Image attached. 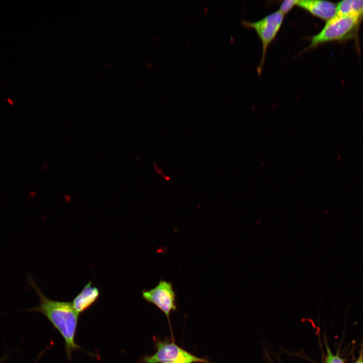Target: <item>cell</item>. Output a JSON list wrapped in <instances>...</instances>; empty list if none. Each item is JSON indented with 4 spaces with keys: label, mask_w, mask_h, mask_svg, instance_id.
<instances>
[{
    "label": "cell",
    "mask_w": 363,
    "mask_h": 363,
    "mask_svg": "<svg viewBox=\"0 0 363 363\" xmlns=\"http://www.w3.org/2000/svg\"><path fill=\"white\" fill-rule=\"evenodd\" d=\"M29 282L40 299L39 304L29 310L43 314L59 332L65 341L67 358L70 360L75 351L83 349L75 341L79 314L72 302L51 300L46 297L32 278H29Z\"/></svg>",
    "instance_id": "6da1fadb"
},
{
    "label": "cell",
    "mask_w": 363,
    "mask_h": 363,
    "mask_svg": "<svg viewBox=\"0 0 363 363\" xmlns=\"http://www.w3.org/2000/svg\"><path fill=\"white\" fill-rule=\"evenodd\" d=\"M362 19L363 14L333 17L327 21L319 33L310 37L311 42L304 51L315 48L326 42L351 38L354 36Z\"/></svg>",
    "instance_id": "7a4b0ae2"
},
{
    "label": "cell",
    "mask_w": 363,
    "mask_h": 363,
    "mask_svg": "<svg viewBox=\"0 0 363 363\" xmlns=\"http://www.w3.org/2000/svg\"><path fill=\"white\" fill-rule=\"evenodd\" d=\"M154 343L155 352L141 356L138 363H211L183 349L173 338L161 340L157 338Z\"/></svg>",
    "instance_id": "3957f363"
},
{
    "label": "cell",
    "mask_w": 363,
    "mask_h": 363,
    "mask_svg": "<svg viewBox=\"0 0 363 363\" xmlns=\"http://www.w3.org/2000/svg\"><path fill=\"white\" fill-rule=\"evenodd\" d=\"M284 16L278 11L267 15L258 21L252 22L241 21V23L244 26L255 30L262 42V55L258 69L259 73L263 68L267 48L275 39L281 27Z\"/></svg>",
    "instance_id": "277c9868"
},
{
    "label": "cell",
    "mask_w": 363,
    "mask_h": 363,
    "mask_svg": "<svg viewBox=\"0 0 363 363\" xmlns=\"http://www.w3.org/2000/svg\"><path fill=\"white\" fill-rule=\"evenodd\" d=\"M142 297L148 303L158 308L166 316L171 329L170 315L176 310V293L172 284L160 279L158 284L149 290L142 291Z\"/></svg>",
    "instance_id": "5b68a950"
},
{
    "label": "cell",
    "mask_w": 363,
    "mask_h": 363,
    "mask_svg": "<svg viewBox=\"0 0 363 363\" xmlns=\"http://www.w3.org/2000/svg\"><path fill=\"white\" fill-rule=\"evenodd\" d=\"M297 5L313 16L327 21L332 19L336 13V5L328 1H299Z\"/></svg>",
    "instance_id": "8992f818"
},
{
    "label": "cell",
    "mask_w": 363,
    "mask_h": 363,
    "mask_svg": "<svg viewBox=\"0 0 363 363\" xmlns=\"http://www.w3.org/2000/svg\"><path fill=\"white\" fill-rule=\"evenodd\" d=\"M92 284V281H89L72 301L74 308L79 314L88 310L95 303L100 296L98 288Z\"/></svg>",
    "instance_id": "52a82bcc"
},
{
    "label": "cell",
    "mask_w": 363,
    "mask_h": 363,
    "mask_svg": "<svg viewBox=\"0 0 363 363\" xmlns=\"http://www.w3.org/2000/svg\"><path fill=\"white\" fill-rule=\"evenodd\" d=\"M363 14V0H344L336 5L334 17Z\"/></svg>",
    "instance_id": "ba28073f"
},
{
    "label": "cell",
    "mask_w": 363,
    "mask_h": 363,
    "mask_svg": "<svg viewBox=\"0 0 363 363\" xmlns=\"http://www.w3.org/2000/svg\"><path fill=\"white\" fill-rule=\"evenodd\" d=\"M299 1L286 0L283 1L278 10L283 15L287 14L295 5H297Z\"/></svg>",
    "instance_id": "9c48e42d"
},
{
    "label": "cell",
    "mask_w": 363,
    "mask_h": 363,
    "mask_svg": "<svg viewBox=\"0 0 363 363\" xmlns=\"http://www.w3.org/2000/svg\"><path fill=\"white\" fill-rule=\"evenodd\" d=\"M327 355L325 363H344L343 359L338 355H334L328 346H327Z\"/></svg>",
    "instance_id": "30bf717a"
}]
</instances>
